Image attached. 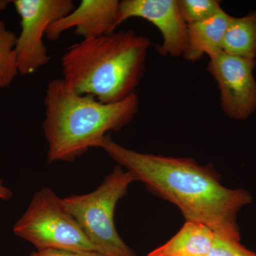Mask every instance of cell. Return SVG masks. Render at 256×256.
Returning a JSON list of instances; mask_svg holds the SVG:
<instances>
[{
  "instance_id": "12",
  "label": "cell",
  "mask_w": 256,
  "mask_h": 256,
  "mask_svg": "<svg viewBox=\"0 0 256 256\" xmlns=\"http://www.w3.org/2000/svg\"><path fill=\"white\" fill-rule=\"evenodd\" d=\"M223 52L256 60V10L242 18L232 16L224 36Z\"/></svg>"
},
{
  "instance_id": "4",
  "label": "cell",
  "mask_w": 256,
  "mask_h": 256,
  "mask_svg": "<svg viewBox=\"0 0 256 256\" xmlns=\"http://www.w3.org/2000/svg\"><path fill=\"white\" fill-rule=\"evenodd\" d=\"M134 181L130 172L117 166L94 192L62 198L64 208L101 255L138 256L120 236L114 220L118 202L127 194Z\"/></svg>"
},
{
  "instance_id": "8",
  "label": "cell",
  "mask_w": 256,
  "mask_h": 256,
  "mask_svg": "<svg viewBox=\"0 0 256 256\" xmlns=\"http://www.w3.org/2000/svg\"><path fill=\"white\" fill-rule=\"evenodd\" d=\"M131 18L152 24L161 33L158 47L163 56H183L188 42V26L180 12L178 0H124L120 2L119 26Z\"/></svg>"
},
{
  "instance_id": "9",
  "label": "cell",
  "mask_w": 256,
  "mask_h": 256,
  "mask_svg": "<svg viewBox=\"0 0 256 256\" xmlns=\"http://www.w3.org/2000/svg\"><path fill=\"white\" fill-rule=\"evenodd\" d=\"M118 0H82L69 14L50 24L46 37L56 41L63 34L74 30L82 40L116 32L119 26Z\"/></svg>"
},
{
  "instance_id": "15",
  "label": "cell",
  "mask_w": 256,
  "mask_h": 256,
  "mask_svg": "<svg viewBox=\"0 0 256 256\" xmlns=\"http://www.w3.org/2000/svg\"><path fill=\"white\" fill-rule=\"evenodd\" d=\"M207 256H256L239 240L223 238L216 234L213 246Z\"/></svg>"
},
{
  "instance_id": "2",
  "label": "cell",
  "mask_w": 256,
  "mask_h": 256,
  "mask_svg": "<svg viewBox=\"0 0 256 256\" xmlns=\"http://www.w3.org/2000/svg\"><path fill=\"white\" fill-rule=\"evenodd\" d=\"M151 41L133 30L82 40L60 58L62 79L79 94L114 104L137 94Z\"/></svg>"
},
{
  "instance_id": "16",
  "label": "cell",
  "mask_w": 256,
  "mask_h": 256,
  "mask_svg": "<svg viewBox=\"0 0 256 256\" xmlns=\"http://www.w3.org/2000/svg\"><path fill=\"white\" fill-rule=\"evenodd\" d=\"M30 256H104L98 252H73V250H58V249H45L36 250Z\"/></svg>"
},
{
  "instance_id": "1",
  "label": "cell",
  "mask_w": 256,
  "mask_h": 256,
  "mask_svg": "<svg viewBox=\"0 0 256 256\" xmlns=\"http://www.w3.org/2000/svg\"><path fill=\"white\" fill-rule=\"evenodd\" d=\"M98 148L136 180L176 205L186 220L203 224L223 238L240 242L237 214L252 203L249 192L225 188L210 168L191 158L139 152L114 142L108 136Z\"/></svg>"
},
{
  "instance_id": "17",
  "label": "cell",
  "mask_w": 256,
  "mask_h": 256,
  "mask_svg": "<svg viewBox=\"0 0 256 256\" xmlns=\"http://www.w3.org/2000/svg\"><path fill=\"white\" fill-rule=\"evenodd\" d=\"M12 196V192L11 190L5 186L3 182L0 180V200H9Z\"/></svg>"
},
{
  "instance_id": "5",
  "label": "cell",
  "mask_w": 256,
  "mask_h": 256,
  "mask_svg": "<svg viewBox=\"0 0 256 256\" xmlns=\"http://www.w3.org/2000/svg\"><path fill=\"white\" fill-rule=\"evenodd\" d=\"M13 232L36 250L98 252L75 218L64 208L62 198L48 188L34 194Z\"/></svg>"
},
{
  "instance_id": "10",
  "label": "cell",
  "mask_w": 256,
  "mask_h": 256,
  "mask_svg": "<svg viewBox=\"0 0 256 256\" xmlns=\"http://www.w3.org/2000/svg\"><path fill=\"white\" fill-rule=\"evenodd\" d=\"M232 18V16L222 10L208 20L188 25L184 58L194 62L201 60L204 54L210 58L222 53L224 36Z\"/></svg>"
},
{
  "instance_id": "11",
  "label": "cell",
  "mask_w": 256,
  "mask_h": 256,
  "mask_svg": "<svg viewBox=\"0 0 256 256\" xmlns=\"http://www.w3.org/2000/svg\"><path fill=\"white\" fill-rule=\"evenodd\" d=\"M215 236L206 226L186 220L174 236L148 256H207Z\"/></svg>"
},
{
  "instance_id": "6",
  "label": "cell",
  "mask_w": 256,
  "mask_h": 256,
  "mask_svg": "<svg viewBox=\"0 0 256 256\" xmlns=\"http://www.w3.org/2000/svg\"><path fill=\"white\" fill-rule=\"evenodd\" d=\"M20 18L15 54L18 74L32 75L50 60L44 40L50 24L76 8L72 0L11 1Z\"/></svg>"
},
{
  "instance_id": "3",
  "label": "cell",
  "mask_w": 256,
  "mask_h": 256,
  "mask_svg": "<svg viewBox=\"0 0 256 256\" xmlns=\"http://www.w3.org/2000/svg\"><path fill=\"white\" fill-rule=\"evenodd\" d=\"M42 129L48 144L47 159L72 162L99 143L111 131H119L139 109L137 94L114 104L74 92L63 79L47 84Z\"/></svg>"
},
{
  "instance_id": "18",
  "label": "cell",
  "mask_w": 256,
  "mask_h": 256,
  "mask_svg": "<svg viewBox=\"0 0 256 256\" xmlns=\"http://www.w3.org/2000/svg\"><path fill=\"white\" fill-rule=\"evenodd\" d=\"M10 3L11 1H8V0H0V13L4 11Z\"/></svg>"
},
{
  "instance_id": "14",
  "label": "cell",
  "mask_w": 256,
  "mask_h": 256,
  "mask_svg": "<svg viewBox=\"0 0 256 256\" xmlns=\"http://www.w3.org/2000/svg\"><path fill=\"white\" fill-rule=\"evenodd\" d=\"M178 2L188 26L208 20L223 10L218 0H178Z\"/></svg>"
},
{
  "instance_id": "7",
  "label": "cell",
  "mask_w": 256,
  "mask_h": 256,
  "mask_svg": "<svg viewBox=\"0 0 256 256\" xmlns=\"http://www.w3.org/2000/svg\"><path fill=\"white\" fill-rule=\"evenodd\" d=\"M256 60L222 53L210 58L207 70L217 82L222 110L229 118L244 120L256 111Z\"/></svg>"
},
{
  "instance_id": "13",
  "label": "cell",
  "mask_w": 256,
  "mask_h": 256,
  "mask_svg": "<svg viewBox=\"0 0 256 256\" xmlns=\"http://www.w3.org/2000/svg\"><path fill=\"white\" fill-rule=\"evenodd\" d=\"M16 36L0 18V89L10 87L18 75L15 54Z\"/></svg>"
}]
</instances>
